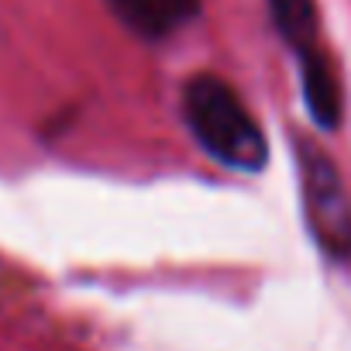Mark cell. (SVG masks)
Listing matches in <instances>:
<instances>
[{"instance_id": "cell-3", "label": "cell", "mask_w": 351, "mask_h": 351, "mask_svg": "<svg viewBox=\"0 0 351 351\" xmlns=\"http://www.w3.org/2000/svg\"><path fill=\"white\" fill-rule=\"evenodd\" d=\"M300 186L306 224L320 245V252L334 262L351 258V197L341 183L330 155L313 141H300Z\"/></svg>"}, {"instance_id": "cell-2", "label": "cell", "mask_w": 351, "mask_h": 351, "mask_svg": "<svg viewBox=\"0 0 351 351\" xmlns=\"http://www.w3.org/2000/svg\"><path fill=\"white\" fill-rule=\"evenodd\" d=\"M269 14L276 32L300 59L303 97L320 128H334L341 121V86L330 59L320 49V25L313 0H269Z\"/></svg>"}, {"instance_id": "cell-1", "label": "cell", "mask_w": 351, "mask_h": 351, "mask_svg": "<svg viewBox=\"0 0 351 351\" xmlns=\"http://www.w3.org/2000/svg\"><path fill=\"white\" fill-rule=\"evenodd\" d=\"M183 114L193 138L224 165L258 172L269 158L262 128L241 104V97L221 76H193L183 90Z\"/></svg>"}, {"instance_id": "cell-4", "label": "cell", "mask_w": 351, "mask_h": 351, "mask_svg": "<svg viewBox=\"0 0 351 351\" xmlns=\"http://www.w3.org/2000/svg\"><path fill=\"white\" fill-rule=\"evenodd\" d=\"M114 14L145 38H165L197 18L200 0H107Z\"/></svg>"}]
</instances>
